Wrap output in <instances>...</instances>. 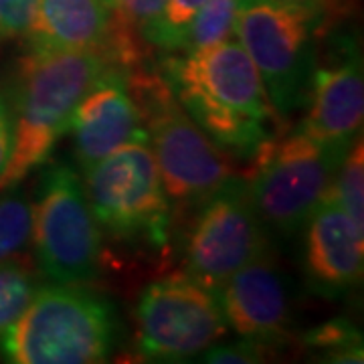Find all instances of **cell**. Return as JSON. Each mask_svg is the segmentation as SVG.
<instances>
[{
  "label": "cell",
  "mask_w": 364,
  "mask_h": 364,
  "mask_svg": "<svg viewBox=\"0 0 364 364\" xmlns=\"http://www.w3.org/2000/svg\"><path fill=\"white\" fill-rule=\"evenodd\" d=\"M328 195L344 208L354 227L364 235V146L360 134L342 158Z\"/></svg>",
  "instance_id": "e0dca14e"
},
{
  "label": "cell",
  "mask_w": 364,
  "mask_h": 364,
  "mask_svg": "<svg viewBox=\"0 0 364 364\" xmlns=\"http://www.w3.org/2000/svg\"><path fill=\"white\" fill-rule=\"evenodd\" d=\"M308 102L299 132L346 152L360 134L364 117L363 59L354 41L340 39L332 63L314 67Z\"/></svg>",
  "instance_id": "8fae6325"
},
{
  "label": "cell",
  "mask_w": 364,
  "mask_h": 364,
  "mask_svg": "<svg viewBox=\"0 0 364 364\" xmlns=\"http://www.w3.org/2000/svg\"><path fill=\"white\" fill-rule=\"evenodd\" d=\"M11 152H13V119H11L6 97L0 95V178L9 166Z\"/></svg>",
  "instance_id": "cb8c5ba5"
},
{
  "label": "cell",
  "mask_w": 364,
  "mask_h": 364,
  "mask_svg": "<svg viewBox=\"0 0 364 364\" xmlns=\"http://www.w3.org/2000/svg\"><path fill=\"white\" fill-rule=\"evenodd\" d=\"M37 291V277L21 261L0 263V342Z\"/></svg>",
  "instance_id": "ac0fdd59"
},
{
  "label": "cell",
  "mask_w": 364,
  "mask_h": 364,
  "mask_svg": "<svg viewBox=\"0 0 364 364\" xmlns=\"http://www.w3.org/2000/svg\"><path fill=\"white\" fill-rule=\"evenodd\" d=\"M109 13L102 0H39L26 33L28 53L85 51L104 47Z\"/></svg>",
  "instance_id": "9a60e30c"
},
{
  "label": "cell",
  "mask_w": 364,
  "mask_h": 364,
  "mask_svg": "<svg viewBox=\"0 0 364 364\" xmlns=\"http://www.w3.org/2000/svg\"><path fill=\"white\" fill-rule=\"evenodd\" d=\"M269 348L261 346L251 340H241L237 344H227V346H217V348H207L205 350V363H259L265 354H269Z\"/></svg>",
  "instance_id": "603a6c76"
},
{
  "label": "cell",
  "mask_w": 364,
  "mask_h": 364,
  "mask_svg": "<svg viewBox=\"0 0 364 364\" xmlns=\"http://www.w3.org/2000/svg\"><path fill=\"white\" fill-rule=\"evenodd\" d=\"M346 152L299 130L257 150L245 181L263 227L284 237L304 229L328 195Z\"/></svg>",
  "instance_id": "8992f818"
},
{
  "label": "cell",
  "mask_w": 364,
  "mask_h": 364,
  "mask_svg": "<svg viewBox=\"0 0 364 364\" xmlns=\"http://www.w3.org/2000/svg\"><path fill=\"white\" fill-rule=\"evenodd\" d=\"M136 328L142 356L182 360L217 344L229 326L215 289L188 275H172L144 289Z\"/></svg>",
  "instance_id": "9c48e42d"
},
{
  "label": "cell",
  "mask_w": 364,
  "mask_h": 364,
  "mask_svg": "<svg viewBox=\"0 0 364 364\" xmlns=\"http://www.w3.org/2000/svg\"><path fill=\"white\" fill-rule=\"evenodd\" d=\"M304 275L314 294L340 298L360 284L364 235L330 195L304 225Z\"/></svg>",
  "instance_id": "5bb4252c"
},
{
  "label": "cell",
  "mask_w": 364,
  "mask_h": 364,
  "mask_svg": "<svg viewBox=\"0 0 364 364\" xmlns=\"http://www.w3.org/2000/svg\"><path fill=\"white\" fill-rule=\"evenodd\" d=\"M205 2L207 0H166L160 18L146 39L152 51H178L186 28Z\"/></svg>",
  "instance_id": "44dd1931"
},
{
  "label": "cell",
  "mask_w": 364,
  "mask_h": 364,
  "mask_svg": "<svg viewBox=\"0 0 364 364\" xmlns=\"http://www.w3.org/2000/svg\"><path fill=\"white\" fill-rule=\"evenodd\" d=\"M83 191L100 229L116 239L166 241L170 198L148 140L119 146L83 170Z\"/></svg>",
  "instance_id": "ba28073f"
},
{
  "label": "cell",
  "mask_w": 364,
  "mask_h": 364,
  "mask_svg": "<svg viewBox=\"0 0 364 364\" xmlns=\"http://www.w3.org/2000/svg\"><path fill=\"white\" fill-rule=\"evenodd\" d=\"M223 316L243 340L275 350L286 342L291 320L286 277L267 249L217 289Z\"/></svg>",
  "instance_id": "7c38bea8"
},
{
  "label": "cell",
  "mask_w": 364,
  "mask_h": 364,
  "mask_svg": "<svg viewBox=\"0 0 364 364\" xmlns=\"http://www.w3.org/2000/svg\"><path fill=\"white\" fill-rule=\"evenodd\" d=\"M124 73L168 198L203 203L237 176L229 152L188 116L160 71L138 67Z\"/></svg>",
  "instance_id": "3957f363"
},
{
  "label": "cell",
  "mask_w": 364,
  "mask_h": 364,
  "mask_svg": "<svg viewBox=\"0 0 364 364\" xmlns=\"http://www.w3.org/2000/svg\"><path fill=\"white\" fill-rule=\"evenodd\" d=\"M37 9L39 0H0V43L25 39Z\"/></svg>",
  "instance_id": "7402d4cb"
},
{
  "label": "cell",
  "mask_w": 364,
  "mask_h": 364,
  "mask_svg": "<svg viewBox=\"0 0 364 364\" xmlns=\"http://www.w3.org/2000/svg\"><path fill=\"white\" fill-rule=\"evenodd\" d=\"M69 130L81 170H87L124 144L148 140L122 69L109 65L85 91L71 116Z\"/></svg>",
  "instance_id": "4fadbf2b"
},
{
  "label": "cell",
  "mask_w": 364,
  "mask_h": 364,
  "mask_svg": "<svg viewBox=\"0 0 364 364\" xmlns=\"http://www.w3.org/2000/svg\"><path fill=\"white\" fill-rule=\"evenodd\" d=\"M241 0H207L186 28L176 53H193L233 39Z\"/></svg>",
  "instance_id": "2e32d148"
},
{
  "label": "cell",
  "mask_w": 364,
  "mask_h": 364,
  "mask_svg": "<svg viewBox=\"0 0 364 364\" xmlns=\"http://www.w3.org/2000/svg\"><path fill=\"white\" fill-rule=\"evenodd\" d=\"M31 239L41 272L55 284L79 286L100 272L102 229L71 166L51 164L41 174L31 205Z\"/></svg>",
  "instance_id": "52a82bcc"
},
{
  "label": "cell",
  "mask_w": 364,
  "mask_h": 364,
  "mask_svg": "<svg viewBox=\"0 0 364 364\" xmlns=\"http://www.w3.org/2000/svg\"><path fill=\"white\" fill-rule=\"evenodd\" d=\"M267 249V229L249 196L247 181L235 176L203 200L184 247V272L217 289Z\"/></svg>",
  "instance_id": "30bf717a"
},
{
  "label": "cell",
  "mask_w": 364,
  "mask_h": 364,
  "mask_svg": "<svg viewBox=\"0 0 364 364\" xmlns=\"http://www.w3.org/2000/svg\"><path fill=\"white\" fill-rule=\"evenodd\" d=\"M277 2H298V4H301V2H312V0H277Z\"/></svg>",
  "instance_id": "d4e9b609"
},
{
  "label": "cell",
  "mask_w": 364,
  "mask_h": 364,
  "mask_svg": "<svg viewBox=\"0 0 364 364\" xmlns=\"http://www.w3.org/2000/svg\"><path fill=\"white\" fill-rule=\"evenodd\" d=\"M31 239V203L21 191L0 196V263L16 257Z\"/></svg>",
  "instance_id": "d6986e66"
},
{
  "label": "cell",
  "mask_w": 364,
  "mask_h": 364,
  "mask_svg": "<svg viewBox=\"0 0 364 364\" xmlns=\"http://www.w3.org/2000/svg\"><path fill=\"white\" fill-rule=\"evenodd\" d=\"M160 73L188 116L229 154L255 156L284 132V119L239 41L172 55L160 63Z\"/></svg>",
  "instance_id": "6da1fadb"
},
{
  "label": "cell",
  "mask_w": 364,
  "mask_h": 364,
  "mask_svg": "<svg viewBox=\"0 0 364 364\" xmlns=\"http://www.w3.org/2000/svg\"><path fill=\"white\" fill-rule=\"evenodd\" d=\"M102 2H104L105 6H109V4H112V2H114V0H102Z\"/></svg>",
  "instance_id": "484cf974"
},
{
  "label": "cell",
  "mask_w": 364,
  "mask_h": 364,
  "mask_svg": "<svg viewBox=\"0 0 364 364\" xmlns=\"http://www.w3.org/2000/svg\"><path fill=\"white\" fill-rule=\"evenodd\" d=\"M109 67L100 49L26 53L18 61L11 90L13 152L0 178V193L45 164L85 91Z\"/></svg>",
  "instance_id": "7a4b0ae2"
},
{
  "label": "cell",
  "mask_w": 364,
  "mask_h": 364,
  "mask_svg": "<svg viewBox=\"0 0 364 364\" xmlns=\"http://www.w3.org/2000/svg\"><path fill=\"white\" fill-rule=\"evenodd\" d=\"M322 13L310 2L241 0L235 37L257 67L282 119L306 104Z\"/></svg>",
  "instance_id": "5b68a950"
},
{
  "label": "cell",
  "mask_w": 364,
  "mask_h": 364,
  "mask_svg": "<svg viewBox=\"0 0 364 364\" xmlns=\"http://www.w3.org/2000/svg\"><path fill=\"white\" fill-rule=\"evenodd\" d=\"M0 344L14 364L104 363L116 346V314L91 291L53 284L35 291Z\"/></svg>",
  "instance_id": "277c9868"
},
{
  "label": "cell",
  "mask_w": 364,
  "mask_h": 364,
  "mask_svg": "<svg viewBox=\"0 0 364 364\" xmlns=\"http://www.w3.org/2000/svg\"><path fill=\"white\" fill-rule=\"evenodd\" d=\"M304 342L312 348L328 350L330 363H363L360 332L348 320H332L306 334Z\"/></svg>",
  "instance_id": "ffe728a7"
}]
</instances>
